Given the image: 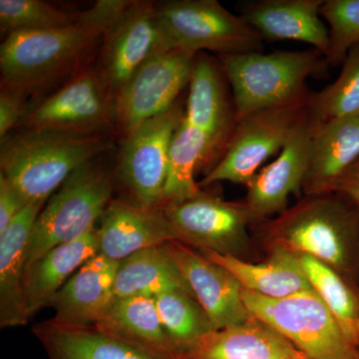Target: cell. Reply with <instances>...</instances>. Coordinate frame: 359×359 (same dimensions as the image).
<instances>
[{
    "instance_id": "1",
    "label": "cell",
    "mask_w": 359,
    "mask_h": 359,
    "mask_svg": "<svg viewBox=\"0 0 359 359\" xmlns=\"http://www.w3.org/2000/svg\"><path fill=\"white\" fill-rule=\"evenodd\" d=\"M134 4L99 0L74 25L8 35L0 47L2 86L28 95L68 74Z\"/></svg>"
},
{
    "instance_id": "2",
    "label": "cell",
    "mask_w": 359,
    "mask_h": 359,
    "mask_svg": "<svg viewBox=\"0 0 359 359\" xmlns=\"http://www.w3.org/2000/svg\"><path fill=\"white\" fill-rule=\"evenodd\" d=\"M252 233L264 252L308 255L359 290L358 205L341 194L302 196L282 214L252 224Z\"/></svg>"
},
{
    "instance_id": "3",
    "label": "cell",
    "mask_w": 359,
    "mask_h": 359,
    "mask_svg": "<svg viewBox=\"0 0 359 359\" xmlns=\"http://www.w3.org/2000/svg\"><path fill=\"white\" fill-rule=\"evenodd\" d=\"M111 147L109 135L25 128L2 139L0 174L28 204L47 202L71 174Z\"/></svg>"
},
{
    "instance_id": "4",
    "label": "cell",
    "mask_w": 359,
    "mask_h": 359,
    "mask_svg": "<svg viewBox=\"0 0 359 359\" xmlns=\"http://www.w3.org/2000/svg\"><path fill=\"white\" fill-rule=\"evenodd\" d=\"M218 60L233 92L238 120L308 95L306 80L321 76L328 66L314 48L226 54Z\"/></svg>"
},
{
    "instance_id": "5",
    "label": "cell",
    "mask_w": 359,
    "mask_h": 359,
    "mask_svg": "<svg viewBox=\"0 0 359 359\" xmlns=\"http://www.w3.org/2000/svg\"><path fill=\"white\" fill-rule=\"evenodd\" d=\"M112 177L97 159L71 174L49 198L35 222L26 266L54 248L93 231L97 219L112 201Z\"/></svg>"
},
{
    "instance_id": "6",
    "label": "cell",
    "mask_w": 359,
    "mask_h": 359,
    "mask_svg": "<svg viewBox=\"0 0 359 359\" xmlns=\"http://www.w3.org/2000/svg\"><path fill=\"white\" fill-rule=\"evenodd\" d=\"M250 314L268 323L308 359H359V349L314 292L269 299L243 289Z\"/></svg>"
},
{
    "instance_id": "7",
    "label": "cell",
    "mask_w": 359,
    "mask_h": 359,
    "mask_svg": "<svg viewBox=\"0 0 359 359\" xmlns=\"http://www.w3.org/2000/svg\"><path fill=\"white\" fill-rule=\"evenodd\" d=\"M162 209L179 242L199 252L256 262L252 226L257 221L244 201H226L202 190L192 199Z\"/></svg>"
},
{
    "instance_id": "8",
    "label": "cell",
    "mask_w": 359,
    "mask_h": 359,
    "mask_svg": "<svg viewBox=\"0 0 359 359\" xmlns=\"http://www.w3.org/2000/svg\"><path fill=\"white\" fill-rule=\"evenodd\" d=\"M311 94L238 120L228 148L199 182L200 188L231 182L247 186L264 163L278 155L309 109Z\"/></svg>"
},
{
    "instance_id": "9",
    "label": "cell",
    "mask_w": 359,
    "mask_h": 359,
    "mask_svg": "<svg viewBox=\"0 0 359 359\" xmlns=\"http://www.w3.org/2000/svg\"><path fill=\"white\" fill-rule=\"evenodd\" d=\"M157 13L174 48L218 56L263 49L261 35L217 0H173L157 6Z\"/></svg>"
},
{
    "instance_id": "10",
    "label": "cell",
    "mask_w": 359,
    "mask_h": 359,
    "mask_svg": "<svg viewBox=\"0 0 359 359\" xmlns=\"http://www.w3.org/2000/svg\"><path fill=\"white\" fill-rule=\"evenodd\" d=\"M195 56L181 48L161 52L129 78L113 101L115 128L122 138L178 102L190 81Z\"/></svg>"
},
{
    "instance_id": "11",
    "label": "cell",
    "mask_w": 359,
    "mask_h": 359,
    "mask_svg": "<svg viewBox=\"0 0 359 359\" xmlns=\"http://www.w3.org/2000/svg\"><path fill=\"white\" fill-rule=\"evenodd\" d=\"M184 115L185 109L178 101L167 112L123 137L118 173L137 204L162 209L170 145Z\"/></svg>"
},
{
    "instance_id": "12",
    "label": "cell",
    "mask_w": 359,
    "mask_h": 359,
    "mask_svg": "<svg viewBox=\"0 0 359 359\" xmlns=\"http://www.w3.org/2000/svg\"><path fill=\"white\" fill-rule=\"evenodd\" d=\"M175 49L151 2L135 1L102 42L97 72L111 103L129 78L146 61Z\"/></svg>"
},
{
    "instance_id": "13",
    "label": "cell",
    "mask_w": 359,
    "mask_h": 359,
    "mask_svg": "<svg viewBox=\"0 0 359 359\" xmlns=\"http://www.w3.org/2000/svg\"><path fill=\"white\" fill-rule=\"evenodd\" d=\"M22 126L75 134H106L115 128L112 103L96 68L78 73L29 114Z\"/></svg>"
},
{
    "instance_id": "14",
    "label": "cell",
    "mask_w": 359,
    "mask_h": 359,
    "mask_svg": "<svg viewBox=\"0 0 359 359\" xmlns=\"http://www.w3.org/2000/svg\"><path fill=\"white\" fill-rule=\"evenodd\" d=\"M318 123L309 107L276 159L262 168L245 186L247 196L244 202L257 223L285 211L289 208L290 195L297 196L299 199L302 197L311 142Z\"/></svg>"
},
{
    "instance_id": "15",
    "label": "cell",
    "mask_w": 359,
    "mask_h": 359,
    "mask_svg": "<svg viewBox=\"0 0 359 359\" xmlns=\"http://www.w3.org/2000/svg\"><path fill=\"white\" fill-rule=\"evenodd\" d=\"M229 87L219 60L205 52L196 54L184 118L209 139L214 166L228 148L238 122L233 92Z\"/></svg>"
},
{
    "instance_id": "16",
    "label": "cell",
    "mask_w": 359,
    "mask_h": 359,
    "mask_svg": "<svg viewBox=\"0 0 359 359\" xmlns=\"http://www.w3.org/2000/svg\"><path fill=\"white\" fill-rule=\"evenodd\" d=\"M166 247L216 330L241 325L252 318L243 299L242 285L230 271L178 241L167 243Z\"/></svg>"
},
{
    "instance_id": "17",
    "label": "cell",
    "mask_w": 359,
    "mask_h": 359,
    "mask_svg": "<svg viewBox=\"0 0 359 359\" xmlns=\"http://www.w3.org/2000/svg\"><path fill=\"white\" fill-rule=\"evenodd\" d=\"M99 254L122 262L136 252L178 241V236L161 208H148L112 200L96 230Z\"/></svg>"
},
{
    "instance_id": "18",
    "label": "cell",
    "mask_w": 359,
    "mask_h": 359,
    "mask_svg": "<svg viewBox=\"0 0 359 359\" xmlns=\"http://www.w3.org/2000/svg\"><path fill=\"white\" fill-rule=\"evenodd\" d=\"M119 264L101 254L86 262L52 299L55 316L51 320L66 327L98 325L114 301Z\"/></svg>"
},
{
    "instance_id": "19",
    "label": "cell",
    "mask_w": 359,
    "mask_h": 359,
    "mask_svg": "<svg viewBox=\"0 0 359 359\" xmlns=\"http://www.w3.org/2000/svg\"><path fill=\"white\" fill-rule=\"evenodd\" d=\"M48 359H182L158 353L100 325L75 327L49 320L33 327Z\"/></svg>"
},
{
    "instance_id": "20",
    "label": "cell",
    "mask_w": 359,
    "mask_h": 359,
    "mask_svg": "<svg viewBox=\"0 0 359 359\" xmlns=\"http://www.w3.org/2000/svg\"><path fill=\"white\" fill-rule=\"evenodd\" d=\"M325 0H259L243 6L241 16L264 40H294L327 55L328 27L320 15Z\"/></svg>"
},
{
    "instance_id": "21",
    "label": "cell",
    "mask_w": 359,
    "mask_h": 359,
    "mask_svg": "<svg viewBox=\"0 0 359 359\" xmlns=\"http://www.w3.org/2000/svg\"><path fill=\"white\" fill-rule=\"evenodd\" d=\"M359 159V113L318 123L302 196L334 193L335 186Z\"/></svg>"
},
{
    "instance_id": "22",
    "label": "cell",
    "mask_w": 359,
    "mask_h": 359,
    "mask_svg": "<svg viewBox=\"0 0 359 359\" xmlns=\"http://www.w3.org/2000/svg\"><path fill=\"white\" fill-rule=\"evenodd\" d=\"M46 202L26 205L0 233V327H21L30 320L23 276L33 226Z\"/></svg>"
},
{
    "instance_id": "23",
    "label": "cell",
    "mask_w": 359,
    "mask_h": 359,
    "mask_svg": "<svg viewBox=\"0 0 359 359\" xmlns=\"http://www.w3.org/2000/svg\"><path fill=\"white\" fill-rule=\"evenodd\" d=\"M182 359H308L275 328L252 316L205 335Z\"/></svg>"
},
{
    "instance_id": "24",
    "label": "cell",
    "mask_w": 359,
    "mask_h": 359,
    "mask_svg": "<svg viewBox=\"0 0 359 359\" xmlns=\"http://www.w3.org/2000/svg\"><path fill=\"white\" fill-rule=\"evenodd\" d=\"M266 252V259L259 262L243 261L212 252L202 254L230 271L243 289L255 294L269 299H283L314 292L294 254L280 248H273Z\"/></svg>"
},
{
    "instance_id": "25",
    "label": "cell",
    "mask_w": 359,
    "mask_h": 359,
    "mask_svg": "<svg viewBox=\"0 0 359 359\" xmlns=\"http://www.w3.org/2000/svg\"><path fill=\"white\" fill-rule=\"evenodd\" d=\"M99 254L96 230L74 242L58 245L26 266L23 287L30 318L50 306L53 297L71 276Z\"/></svg>"
},
{
    "instance_id": "26",
    "label": "cell",
    "mask_w": 359,
    "mask_h": 359,
    "mask_svg": "<svg viewBox=\"0 0 359 359\" xmlns=\"http://www.w3.org/2000/svg\"><path fill=\"white\" fill-rule=\"evenodd\" d=\"M212 167L214 159L209 139L184 118L170 145L162 208L199 195L202 189L196 182V172L205 169L207 174Z\"/></svg>"
},
{
    "instance_id": "27",
    "label": "cell",
    "mask_w": 359,
    "mask_h": 359,
    "mask_svg": "<svg viewBox=\"0 0 359 359\" xmlns=\"http://www.w3.org/2000/svg\"><path fill=\"white\" fill-rule=\"evenodd\" d=\"M174 290L192 294L166 244L141 250L120 262L115 297H150Z\"/></svg>"
},
{
    "instance_id": "28",
    "label": "cell",
    "mask_w": 359,
    "mask_h": 359,
    "mask_svg": "<svg viewBox=\"0 0 359 359\" xmlns=\"http://www.w3.org/2000/svg\"><path fill=\"white\" fill-rule=\"evenodd\" d=\"M96 325L158 353L180 358L163 327L154 297H115L102 320Z\"/></svg>"
},
{
    "instance_id": "29",
    "label": "cell",
    "mask_w": 359,
    "mask_h": 359,
    "mask_svg": "<svg viewBox=\"0 0 359 359\" xmlns=\"http://www.w3.org/2000/svg\"><path fill=\"white\" fill-rule=\"evenodd\" d=\"M316 294L334 314L349 340L356 346L359 290L334 269L308 255H295Z\"/></svg>"
},
{
    "instance_id": "30",
    "label": "cell",
    "mask_w": 359,
    "mask_h": 359,
    "mask_svg": "<svg viewBox=\"0 0 359 359\" xmlns=\"http://www.w3.org/2000/svg\"><path fill=\"white\" fill-rule=\"evenodd\" d=\"M155 299L163 327L180 358L205 335L217 330L204 309L188 292H167Z\"/></svg>"
},
{
    "instance_id": "31",
    "label": "cell",
    "mask_w": 359,
    "mask_h": 359,
    "mask_svg": "<svg viewBox=\"0 0 359 359\" xmlns=\"http://www.w3.org/2000/svg\"><path fill=\"white\" fill-rule=\"evenodd\" d=\"M309 107L321 123L359 113V44L349 50L337 79L313 92Z\"/></svg>"
},
{
    "instance_id": "32",
    "label": "cell",
    "mask_w": 359,
    "mask_h": 359,
    "mask_svg": "<svg viewBox=\"0 0 359 359\" xmlns=\"http://www.w3.org/2000/svg\"><path fill=\"white\" fill-rule=\"evenodd\" d=\"M80 16L81 13H67L41 0H0V30L6 37L65 27L76 23Z\"/></svg>"
},
{
    "instance_id": "33",
    "label": "cell",
    "mask_w": 359,
    "mask_h": 359,
    "mask_svg": "<svg viewBox=\"0 0 359 359\" xmlns=\"http://www.w3.org/2000/svg\"><path fill=\"white\" fill-rule=\"evenodd\" d=\"M320 15L328 25L327 65L339 66L353 47L359 44V0H325Z\"/></svg>"
},
{
    "instance_id": "34",
    "label": "cell",
    "mask_w": 359,
    "mask_h": 359,
    "mask_svg": "<svg viewBox=\"0 0 359 359\" xmlns=\"http://www.w3.org/2000/svg\"><path fill=\"white\" fill-rule=\"evenodd\" d=\"M25 94L2 86L0 93V139L23 121L26 115Z\"/></svg>"
},
{
    "instance_id": "35",
    "label": "cell",
    "mask_w": 359,
    "mask_h": 359,
    "mask_svg": "<svg viewBox=\"0 0 359 359\" xmlns=\"http://www.w3.org/2000/svg\"><path fill=\"white\" fill-rule=\"evenodd\" d=\"M27 205L20 191L0 174V233Z\"/></svg>"
},
{
    "instance_id": "36",
    "label": "cell",
    "mask_w": 359,
    "mask_h": 359,
    "mask_svg": "<svg viewBox=\"0 0 359 359\" xmlns=\"http://www.w3.org/2000/svg\"><path fill=\"white\" fill-rule=\"evenodd\" d=\"M334 193L341 194L356 205H359V159L337 182Z\"/></svg>"
},
{
    "instance_id": "37",
    "label": "cell",
    "mask_w": 359,
    "mask_h": 359,
    "mask_svg": "<svg viewBox=\"0 0 359 359\" xmlns=\"http://www.w3.org/2000/svg\"><path fill=\"white\" fill-rule=\"evenodd\" d=\"M356 346H358L359 349V321L358 323V327H356Z\"/></svg>"
},
{
    "instance_id": "38",
    "label": "cell",
    "mask_w": 359,
    "mask_h": 359,
    "mask_svg": "<svg viewBox=\"0 0 359 359\" xmlns=\"http://www.w3.org/2000/svg\"><path fill=\"white\" fill-rule=\"evenodd\" d=\"M358 205V210H359V205Z\"/></svg>"
}]
</instances>
